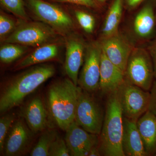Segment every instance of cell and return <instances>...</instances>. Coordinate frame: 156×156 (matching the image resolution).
<instances>
[{
    "label": "cell",
    "mask_w": 156,
    "mask_h": 156,
    "mask_svg": "<svg viewBox=\"0 0 156 156\" xmlns=\"http://www.w3.org/2000/svg\"><path fill=\"white\" fill-rule=\"evenodd\" d=\"M54 2H59L73 3L87 7H93L95 6L94 0H53Z\"/></svg>",
    "instance_id": "f1b7e54d"
},
{
    "label": "cell",
    "mask_w": 156,
    "mask_h": 156,
    "mask_svg": "<svg viewBox=\"0 0 156 156\" xmlns=\"http://www.w3.org/2000/svg\"><path fill=\"white\" fill-rule=\"evenodd\" d=\"M32 11L41 21L54 29L66 32L73 26L71 17L60 8L43 0H27Z\"/></svg>",
    "instance_id": "9c48e42d"
},
{
    "label": "cell",
    "mask_w": 156,
    "mask_h": 156,
    "mask_svg": "<svg viewBox=\"0 0 156 156\" xmlns=\"http://www.w3.org/2000/svg\"><path fill=\"white\" fill-rule=\"evenodd\" d=\"M156 22L154 9L151 5H147L143 8L135 17L134 28L138 36L146 38L151 35Z\"/></svg>",
    "instance_id": "d6986e66"
},
{
    "label": "cell",
    "mask_w": 156,
    "mask_h": 156,
    "mask_svg": "<svg viewBox=\"0 0 156 156\" xmlns=\"http://www.w3.org/2000/svg\"><path fill=\"white\" fill-rule=\"evenodd\" d=\"M66 131L65 140L70 156H89L91 149L98 145L99 135L88 132L75 121Z\"/></svg>",
    "instance_id": "30bf717a"
},
{
    "label": "cell",
    "mask_w": 156,
    "mask_h": 156,
    "mask_svg": "<svg viewBox=\"0 0 156 156\" xmlns=\"http://www.w3.org/2000/svg\"><path fill=\"white\" fill-rule=\"evenodd\" d=\"M84 45L80 39L72 37L67 39L66 44L65 69L69 78L77 86L79 72L84 60Z\"/></svg>",
    "instance_id": "5bb4252c"
},
{
    "label": "cell",
    "mask_w": 156,
    "mask_h": 156,
    "mask_svg": "<svg viewBox=\"0 0 156 156\" xmlns=\"http://www.w3.org/2000/svg\"><path fill=\"white\" fill-rule=\"evenodd\" d=\"M56 131L54 130L45 131L39 138L37 144L31 151V156H49L51 146L57 136Z\"/></svg>",
    "instance_id": "44dd1931"
},
{
    "label": "cell",
    "mask_w": 156,
    "mask_h": 156,
    "mask_svg": "<svg viewBox=\"0 0 156 156\" xmlns=\"http://www.w3.org/2000/svg\"><path fill=\"white\" fill-rule=\"evenodd\" d=\"M150 98L148 110L156 116V80L154 81L152 86L150 90Z\"/></svg>",
    "instance_id": "83f0119b"
},
{
    "label": "cell",
    "mask_w": 156,
    "mask_h": 156,
    "mask_svg": "<svg viewBox=\"0 0 156 156\" xmlns=\"http://www.w3.org/2000/svg\"><path fill=\"white\" fill-rule=\"evenodd\" d=\"M107 96L98 148L101 156H125L122 147L123 115L119 89Z\"/></svg>",
    "instance_id": "7a4b0ae2"
},
{
    "label": "cell",
    "mask_w": 156,
    "mask_h": 156,
    "mask_svg": "<svg viewBox=\"0 0 156 156\" xmlns=\"http://www.w3.org/2000/svg\"><path fill=\"white\" fill-rule=\"evenodd\" d=\"M6 9L20 19L27 20L28 16L24 9L22 0H1Z\"/></svg>",
    "instance_id": "603a6c76"
},
{
    "label": "cell",
    "mask_w": 156,
    "mask_h": 156,
    "mask_svg": "<svg viewBox=\"0 0 156 156\" xmlns=\"http://www.w3.org/2000/svg\"></svg>",
    "instance_id": "836d02e7"
},
{
    "label": "cell",
    "mask_w": 156,
    "mask_h": 156,
    "mask_svg": "<svg viewBox=\"0 0 156 156\" xmlns=\"http://www.w3.org/2000/svg\"><path fill=\"white\" fill-rule=\"evenodd\" d=\"M136 122L123 117L122 147L125 156H147Z\"/></svg>",
    "instance_id": "9a60e30c"
},
{
    "label": "cell",
    "mask_w": 156,
    "mask_h": 156,
    "mask_svg": "<svg viewBox=\"0 0 156 156\" xmlns=\"http://www.w3.org/2000/svg\"><path fill=\"white\" fill-rule=\"evenodd\" d=\"M58 51L57 44L52 43L42 45L17 62L14 67V69H22L52 60L58 56Z\"/></svg>",
    "instance_id": "ac0fdd59"
},
{
    "label": "cell",
    "mask_w": 156,
    "mask_h": 156,
    "mask_svg": "<svg viewBox=\"0 0 156 156\" xmlns=\"http://www.w3.org/2000/svg\"><path fill=\"white\" fill-rule=\"evenodd\" d=\"M122 12V0H115L107 16L102 30L105 37L117 33Z\"/></svg>",
    "instance_id": "ffe728a7"
},
{
    "label": "cell",
    "mask_w": 156,
    "mask_h": 156,
    "mask_svg": "<svg viewBox=\"0 0 156 156\" xmlns=\"http://www.w3.org/2000/svg\"><path fill=\"white\" fill-rule=\"evenodd\" d=\"M15 121V116L12 114L5 115L0 119V151L3 154L6 137L11 126Z\"/></svg>",
    "instance_id": "cb8c5ba5"
},
{
    "label": "cell",
    "mask_w": 156,
    "mask_h": 156,
    "mask_svg": "<svg viewBox=\"0 0 156 156\" xmlns=\"http://www.w3.org/2000/svg\"><path fill=\"white\" fill-rule=\"evenodd\" d=\"M55 73L53 66L42 65L32 68L11 80L1 94V112L20 105L27 95L53 76Z\"/></svg>",
    "instance_id": "6da1fadb"
},
{
    "label": "cell",
    "mask_w": 156,
    "mask_h": 156,
    "mask_svg": "<svg viewBox=\"0 0 156 156\" xmlns=\"http://www.w3.org/2000/svg\"><path fill=\"white\" fill-rule=\"evenodd\" d=\"M101 156L100 151L98 148V146L94 147L91 149L89 156Z\"/></svg>",
    "instance_id": "4dcf8cb0"
},
{
    "label": "cell",
    "mask_w": 156,
    "mask_h": 156,
    "mask_svg": "<svg viewBox=\"0 0 156 156\" xmlns=\"http://www.w3.org/2000/svg\"><path fill=\"white\" fill-rule=\"evenodd\" d=\"M56 37L55 31L44 23L27 22L22 23L6 38V43L23 46H41Z\"/></svg>",
    "instance_id": "52a82bcc"
},
{
    "label": "cell",
    "mask_w": 156,
    "mask_h": 156,
    "mask_svg": "<svg viewBox=\"0 0 156 156\" xmlns=\"http://www.w3.org/2000/svg\"><path fill=\"white\" fill-rule=\"evenodd\" d=\"M101 52V44L92 43L87 47L85 55L78 85L90 93L99 89Z\"/></svg>",
    "instance_id": "ba28073f"
},
{
    "label": "cell",
    "mask_w": 156,
    "mask_h": 156,
    "mask_svg": "<svg viewBox=\"0 0 156 156\" xmlns=\"http://www.w3.org/2000/svg\"><path fill=\"white\" fill-rule=\"evenodd\" d=\"M69 156V151L65 140L57 135L50 147L49 156Z\"/></svg>",
    "instance_id": "484cf974"
},
{
    "label": "cell",
    "mask_w": 156,
    "mask_h": 156,
    "mask_svg": "<svg viewBox=\"0 0 156 156\" xmlns=\"http://www.w3.org/2000/svg\"><path fill=\"white\" fill-rule=\"evenodd\" d=\"M78 89V102L75 121L89 133L99 135L105 112L92 93L79 87Z\"/></svg>",
    "instance_id": "277c9868"
},
{
    "label": "cell",
    "mask_w": 156,
    "mask_h": 156,
    "mask_svg": "<svg viewBox=\"0 0 156 156\" xmlns=\"http://www.w3.org/2000/svg\"><path fill=\"white\" fill-rule=\"evenodd\" d=\"M100 44L105 55L125 73L128 58L132 51L128 42L116 33L105 37Z\"/></svg>",
    "instance_id": "8fae6325"
},
{
    "label": "cell",
    "mask_w": 156,
    "mask_h": 156,
    "mask_svg": "<svg viewBox=\"0 0 156 156\" xmlns=\"http://www.w3.org/2000/svg\"><path fill=\"white\" fill-rule=\"evenodd\" d=\"M75 15L79 24L84 31L87 33H92L95 25V20L93 16L80 11H76Z\"/></svg>",
    "instance_id": "d4e9b609"
},
{
    "label": "cell",
    "mask_w": 156,
    "mask_h": 156,
    "mask_svg": "<svg viewBox=\"0 0 156 156\" xmlns=\"http://www.w3.org/2000/svg\"><path fill=\"white\" fill-rule=\"evenodd\" d=\"M123 117L137 122L148 110L150 93L126 80L119 89Z\"/></svg>",
    "instance_id": "8992f818"
},
{
    "label": "cell",
    "mask_w": 156,
    "mask_h": 156,
    "mask_svg": "<svg viewBox=\"0 0 156 156\" xmlns=\"http://www.w3.org/2000/svg\"><path fill=\"white\" fill-rule=\"evenodd\" d=\"M78 99V87L69 79L54 83L49 88V112L54 122L63 131H66L75 119Z\"/></svg>",
    "instance_id": "3957f363"
},
{
    "label": "cell",
    "mask_w": 156,
    "mask_h": 156,
    "mask_svg": "<svg viewBox=\"0 0 156 156\" xmlns=\"http://www.w3.org/2000/svg\"><path fill=\"white\" fill-rule=\"evenodd\" d=\"M15 23L13 19L4 14L0 15V37L5 38L15 29Z\"/></svg>",
    "instance_id": "4316f807"
},
{
    "label": "cell",
    "mask_w": 156,
    "mask_h": 156,
    "mask_svg": "<svg viewBox=\"0 0 156 156\" xmlns=\"http://www.w3.org/2000/svg\"><path fill=\"white\" fill-rule=\"evenodd\" d=\"M21 120L14 121L11 126L4 144L3 154L7 156L22 155L30 143L32 134Z\"/></svg>",
    "instance_id": "7c38bea8"
},
{
    "label": "cell",
    "mask_w": 156,
    "mask_h": 156,
    "mask_svg": "<svg viewBox=\"0 0 156 156\" xmlns=\"http://www.w3.org/2000/svg\"><path fill=\"white\" fill-rule=\"evenodd\" d=\"M27 49V48L23 45L7 43L0 49L1 61L5 63L13 62L23 55Z\"/></svg>",
    "instance_id": "7402d4cb"
},
{
    "label": "cell",
    "mask_w": 156,
    "mask_h": 156,
    "mask_svg": "<svg viewBox=\"0 0 156 156\" xmlns=\"http://www.w3.org/2000/svg\"><path fill=\"white\" fill-rule=\"evenodd\" d=\"M136 124L147 156H156V116L147 110Z\"/></svg>",
    "instance_id": "2e32d148"
},
{
    "label": "cell",
    "mask_w": 156,
    "mask_h": 156,
    "mask_svg": "<svg viewBox=\"0 0 156 156\" xmlns=\"http://www.w3.org/2000/svg\"><path fill=\"white\" fill-rule=\"evenodd\" d=\"M149 53L153 62L154 77L156 79V39L150 47Z\"/></svg>",
    "instance_id": "f546056e"
},
{
    "label": "cell",
    "mask_w": 156,
    "mask_h": 156,
    "mask_svg": "<svg viewBox=\"0 0 156 156\" xmlns=\"http://www.w3.org/2000/svg\"><path fill=\"white\" fill-rule=\"evenodd\" d=\"M126 80L146 91H150L154 77L153 62L150 53L142 49L132 50L128 58Z\"/></svg>",
    "instance_id": "5b68a950"
},
{
    "label": "cell",
    "mask_w": 156,
    "mask_h": 156,
    "mask_svg": "<svg viewBox=\"0 0 156 156\" xmlns=\"http://www.w3.org/2000/svg\"><path fill=\"white\" fill-rule=\"evenodd\" d=\"M100 1H104V0H100Z\"/></svg>",
    "instance_id": "d6a6232c"
},
{
    "label": "cell",
    "mask_w": 156,
    "mask_h": 156,
    "mask_svg": "<svg viewBox=\"0 0 156 156\" xmlns=\"http://www.w3.org/2000/svg\"><path fill=\"white\" fill-rule=\"evenodd\" d=\"M125 81V73L113 64L102 51L99 89L101 94L107 95L116 91Z\"/></svg>",
    "instance_id": "4fadbf2b"
},
{
    "label": "cell",
    "mask_w": 156,
    "mask_h": 156,
    "mask_svg": "<svg viewBox=\"0 0 156 156\" xmlns=\"http://www.w3.org/2000/svg\"><path fill=\"white\" fill-rule=\"evenodd\" d=\"M128 5L131 7H134L142 2L143 0H127Z\"/></svg>",
    "instance_id": "1f68e13d"
},
{
    "label": "cell",
    "mask_w": 156,
    "mask_h": 156,
    "mask_svg": "<svg viewBox=\"0 0 156 156\" xmlns=\"http://www.w3.org/2000/svg\"><path fill=\"white\" fill-rule=\"evenodd\" d=\"M24 117L29 128L34 133L45 130L48 125V112L41 99L33 98L27 105Z\"/></svg>",
    "instance_id": "e0dca14e"
}]
</instances>
